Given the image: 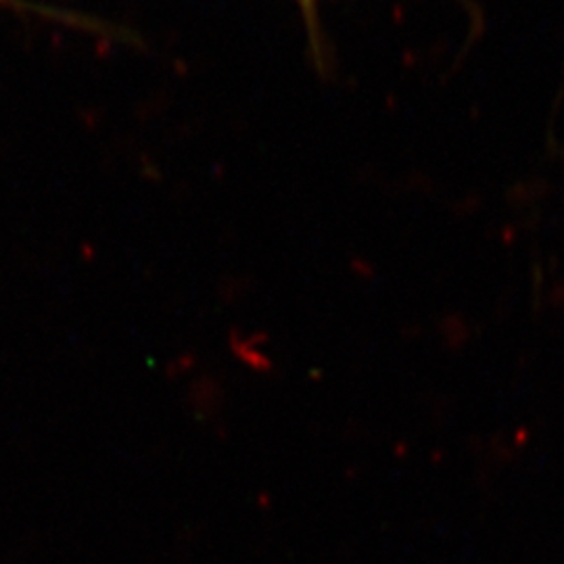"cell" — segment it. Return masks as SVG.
Returning <instances> with one entry per match:
<instances>
[{
    "instance_id": "obj_1",
    "label": "cell",
    "mask_w": 564,
    "mask_h": 564,
    "mask_svg": "<svg viewBox=\"0 0 564 564\" xmlns=\"http://www.w3.org/2000/svg\"><path fill=\"white\" fill-rule=\"evenodd\" d=\"M303 2H305V7H310V2H312V0H303Z\"/></svg>"
}]
</instances>
